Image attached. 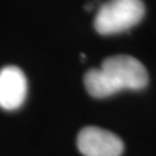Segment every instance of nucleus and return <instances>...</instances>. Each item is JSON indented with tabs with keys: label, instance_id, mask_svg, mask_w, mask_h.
<instances>
[{
	"label": "nucleus",
	"instance_id": "nucleus-1",
	"mask_svg": "<svg viewBox=\"0 0 156 156\" xmlns=\"http://www.w3.org/2000/svg\"><path fill=\"white\" fill-rule=\"evenodd\" d=\"M144 15L142 0H109L98 8L94 27L101 35H115L138 24Z\"/></svg>",
	"mask_w": 156,
	"mask_h": 156
},
{
	"label": "nucleus",
	"instance_id": "nucleus-2",
	"mask_svg": "<svg viewBox=\"0 0 156 156\" xmlns=\"http://www.w3.org/2000/svg\"><path fill=\"white\" fill-rule=\"evenodd\" d=\"M101 69L105 73L118 93L124 89L140 90L148 84V72L138 59L117 55L103 60Z\"/></svg>",
	"mask_w": 156,
	"mask_h": 156
},
{
	"label": "nucleus",
	"instance_id": "nucleus-3",
	"mask_svg": "<svg viewBox=\"0 0 156 156\" xmlns=\"http://www.w3.org/2000/svg\"><path fill=\"white\" fill-rule=\"evenodd\" d=\"M76 145L84 156H120L124 151V144L118 135L96 126L82 128Z\"/></svg>",
	"mask_w": 156,
	"mask_h": 156
},
{
	"label": "nucleus",
	"instance_id": "nucleus-4",
	"mask_svg": "<svg viewBox=\"0 0 156 156\" xmlns=\"http://www.w3.org/2000/svg\"><path fill=\"white\" fill-rule=\"evenodd\" d=\"M27 79L22 69L6 66L0 69V108L7 111L16 110L27 97Z\"/></svg>",
	"mask_w": 156,
	"mask_h": 156
},
{
	"label": "nucleus",
	"instance_id": "nucleus-5",
	"mask_svg": "<svg viewBox=\"0 0 156 156\" xmlns=\"http://www.w3.org/2000/svg\"><path fill=\"white\" fill-rule=\"evenodd\" d=\"M83 81L87 91L95 98H105L118 93L101 68H91L87 71Z\"/></svg>",
	"mask_w": 156,
	"mask_h": 156
}]
</instances>
